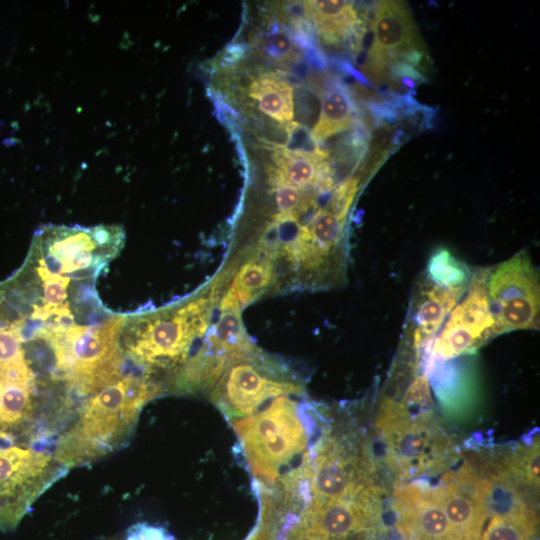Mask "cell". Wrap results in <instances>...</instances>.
Segmentation results:
<instances>
[{
    "instance_id": "obj_14",
    "label": "cell",
    "mask_w": 540,
    "mask_h": 540,
    "mask_svg": "<svg viewBox=\"0 0 540 540\" xmlns=\"http://www.w3.org/2000/svg\"><path fill=\"white\" fill-rule=\"evenodd\" d=\"M393 507L397 527L406 540H452L437 488L401 487L395 491Z\"/></svg>"
},
{
    "instance_id": "obj_19",
    "label": "cell",
    "mask_w": 540,
    "mask_h": 540,
    "mask_svg": "<svg viewBox=\"0 0 540 540\" xmlns=\"http://www.w3.org/2000/svg\"><path fill=\"white\" fill-rule=\"evenodd\" d=\"M34 381L0 378V427L2 430L22 423L32 411Z\"/></svg>"
},
{
    "instance_id": "obj_9",
    "label": "cell",
    "mask_w": 540,
    "mask_h": 540,
    "mask_svg": "<svg viewBox=\"0 0 540 540\" xmlns=\"http://www.w3.org/2000/svg\"><path fill=\"white\" fill-rule=\"evenodd\" d=\"M372 40L362 64L377 82H385L387 66L394 61L418 65L425 46L412 15L402 1H378L370 23Z\"/></svg>"
},
{
    "instance_id": "obj_6",
    "label": "cell",
    "mask_w": 540,
    "mask_h": 540,
    "mask_svg": "<svg viewBox=\"0 0 540 540\" xmlns=\"http://www.w3.org/2000/svg\"><path fill=\"white\" fill-rule=\"evenodd\" d=\"M472 273L448 250L435 252L411 301L407 336L414 346L440 330L448 314L464 296Z\"/></svg>"
},
{
    "instance_id": "obj_5",
    "label": "cell",
    "mask_w": 540,
    "mask_h": 540,
    "mask_svg": "<svg viewBox=\"0 0 540 540\" xmlns=\"http://www.w3.org/2000/svg\"><path fill=\"white\" fill-rule=\"evenodd\" d=\"M303 393V383L285 363L256 347L226 367L209 395L232 422L277 397Z\"/></svg>"
},
{
    "instance_id": "obj_15",
    "label": "cell",
    "mask_w": 540,
    "mask_h": 540,
    "mask_svg": "<svg viewBox=\"0 0 540 540\" xmlns=\"http://www.w3.org/2000/svg\"><path fill=\"white\" fill-rule=\"evenodd\" d=\"M247 96L265 116L280 123L294 116L293 87L274 72H262L251 78Z\"/></svg>"
},
{
    "instance_id": "obj_1",
    "label": "cell",
    "mask_w": 540,
    "mask_h": 540,
    "mask_svg": "<svg viewBox=\"0 0 540 540\" xmlns=\"http://www.w3.org/2000/svg\"><path fill=\"white\" fill-rule=\"evenodd\" d=\"M222 309L220 296L209 281L183 301L126 319L122 329L126 353L148 374L168 371L169 385L209 342Z\"/></svg>"
},
{
    "instance_id": "obj_21",
    "label": "cell",
    "mask_w": 540,
    "mask_h": 540,
    "mask_svg": "<svg viewBox=\"0 0 540 540\" xmlns=\"http://www.w3.org/2000/svg\"><path fill=\"white\" fill-rule=\"evenodd\" d=\"M254 43L264 55L282 65L299 60V44L285 27L273 24L268 31L258 34Z\"/></svg>"
},
{
    "instance_id": "obj_18",
    "label": "cell",
    "mask_w": 540,
    "mask_h": 540,
    "mask_svg": "<svg viewBox=\"0 0 540 540\" xmlns=\"http://www.w3.org/2000/svg\"><path fill=\"white\" fill-rule=\"evenodd\" d=\"M536 515L518 495L494 513L481 540H532L536 533Z\"/></svg>"
},
{
    "instance_id": "obj_2",
    "label": "cell",
    "mask_w": 540,
    "mask_h": 540,
    "mask_svg": "<svg viewBox=\"0 0 540 540\" xmlns=\"http://www.w3.org/2000/svg\"><path fill=\"white\" fill-rule=\"evenodd\" d=\"M161 391L149 377L132 375L100 390L59 441L55 460L66 467L76 466L113 450L129 436L142 407Z\"/></svg>"
},
{
    "instance_id": "obj_13",
    "label": "cell",
    "mask_w": 540,
    "mask_h": 540,
    "mask_svg": "<svg viewBox=\"0 0 540 540\" xmlns=\"http://www.w3.org/2000/svg\"><path fill=\"white\" fill-rule=\"evenodd\" d=\"M41 243L45 244L38 263L49 272L85 277L99 269L106 257L100 254L102 245L94 228H69L52 226L43 231Z\"/></svg>"
},
{
    "instance_id": "obj_7",
    "label": "cell",
    "mask_w": 540,
    "mask_h": 540,
    "mask_svg": "<svg viewBox=\"0 0 540 540\" xmlns=\"http://www.w3.org/2000/svg\"><path fill=\"white\" fill-rule=\"evenodd\" d=\"M486 290L497 335L538 328L539 275L526 252L488 269Z\"/></svg>"
},
{
    "instance_id": "obj_17",
    "label": "cell",
    "mask_w": 540,
    "mask_h": 540,
    "mask_svg": "<svg viewBox=\"0 0 540 540\" xmlns=\"http://www.w3.org/2000/svg\"><path fill=\"white\" fill-rule=\"evenodd\" d=\"M355 117L356 108L348 89L340 83H331L322 92L321 110L312 135L317 142L322 141L350 129Z\"/></svg>"
},
{
    "instance_id": "obj_16",
    "label": "cell",
    "mask_w": 540,
    "mask_h": 540,
    "mask_svg": "<svg viewBox=\"0 0 540 540\" xmlns=\"http://www.w3.org/2000/svg\"><path fill=\"white\" fill-rule=\"evenodd\" d=\"M310 16L321 40L336 45L359 31L360 22L352 2L344 0L308 1Z\"/></svg>"
},
{
    "instance_id": "obj_23",
    "label": "cell",
    "mask_w": 540,
    "mask_h": 540,
    "mask_svg": "<svg viewBox=\"0 0 540 540\" xmlns=\"http://www.w3.org/2000/svg\"><path fill=\"white\" fill-rule=\"evenodd\" d=\"M514 470L520 474L530 486H539V445L534 444L517 456L514 461Z\"/></svg>"
},
{
    "instance_id": "obj_20",
    "label": "cell",
    "mask_w": 540,
    "mask_h": 540,
    "mask_svg": "<svg viewBox=\"0 0 540 540\" xmlns=\"http://www.w3.org/2000/svg\"><path fill=\"white\" fill-rule=\"evenodd\" d=\"M21 342L14 326L0 327V378L34 381Z\"/></svg>"
},
{
    "instance_id": "obj_11",
    "label": "cell",
    "mask_w": 540,
    "mask_h": 540,
    "mask_svg": "<svg viewBox=\"0 0 540 540\" xmlns=\"http://www.w3.org/2000/svg\"><path fill=\"white\" fill-rule=\"evenodd\" d=\"M371 488L341 499L311 502L301 523L302 540H358L377 524Z\"/></svg>"
},
{
    "instance_id": "obj_10",
    "label": "cell",
    "mask_w": 540,
    "mask_h": 540,
    "mask_svg": "<svg viewBox=\"0 0 540 540\" xmlns=\"http://www.w3.org/2000/svg\"><path fill=\"white\" fill-rule=\"evenodd\" d=\"M488 269L476 270L467 291L448 314L432 345L436 359H451L471 352L496 334L486 279Z\"/></svg>"
},
{
    "instance_id": "obj_4",
    "label": "cell",
    "mask_w": 540,
    "mask_h": 540,
    "mask_svg": "<svg viewBox=\"0 0 540 540\" xmlns=\"http://www.w3.org/2000/svg\"><path fill=\"white\" fill-rule=\"evenodd\" d=\"M125 323L124 316H115L98 326L71 325L45 337L58 369L80 394L94 395L122 378L118 341Z\"/></svg>"
},
{
    "instance_id": "obj_8",
    "label": "cell",
    "mask_w": 540,
    "mask_h": 540,
    "mask_svg": "<svg viewBox=\"0 0 540 540\" xmlns=\"http://www.w3.org/2000/svg\"><path fill=\"white\" fill-rule=\"evenodd\" d=\"M65 467L44 451L0 447V521H16Z\"/></svg>"
},
{
    "instance_id": "obj_12",
    "label": "cell",
    "mask_w": 540,
    "mask_h": 540,
    "mask_svg": "<svg viewBox=\"0 0 540 540\" xmlns=\"http://www.w3.org/2000/svg\"><path fill=\"white\" fill-rule=\"evenodd\" d=\"M452 540H480L488 515L492 485L465 466L449 472L437 488Z\"/></svg>"
},
{
    "instance_id": "obj_3",
    "label": "cell",
    "mask_w": 540,
    "mask_h": 540,
    "mask_svg": "<svg viewBox=\"0 0 540 540\" xmlns=\"http://www.w3.org/2000/svg\"><path fill=\"white\" fill-rule=\"evenodd\" d=\"M301 396L277 397L256 413L232 421L249 469L261 486L278 483L307 447L308 433L296 399Z\"/></svg>"
},
{
    "instance_id": "obj_22",
    "label": "cell",
    "mask_w": 540,
    "mask_h": 540,
    "mask_svg": "<svg viewBox=\"0 0 540 540\" xmlns=\"http://www.w3.org/2000/svg\"><path fill=\"white\" fill-rule=\"evenodd\" d=\"M287 140L281 145L286 151L292 153L327 156L328 153L318 145L310 130L297 122H289L286 125Z\"/></svg>"
}]
</instances>
